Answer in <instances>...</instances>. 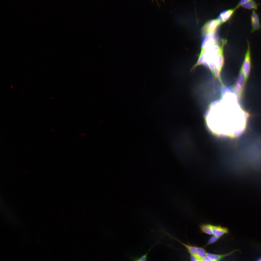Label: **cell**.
I'll return each instance as SVG.
<instances>
[{"label": "cell", "instance_id": "obj_5", "mask_svg": "<svg viewBox=\"0 0 261 261\" xmlns=\"http://www.w3.org/2000/svg\"><path fill=\"white\" fill-rule=\"evenodd\" d=\"M250 20L252 26L251 33H252L261 29V25L260 22L259 15L255 10H253L252 11Z\"/></svg>", "mask_w": 261, "mask_h": 261}, {"label": "cell", "instance_id": "obj_14", "mask_svg": "<svg viewBox=\"0 0 261 261\" xmlns=\"http://www.w3.org/2000/svg\"><path fill=\"white\" fill-rule=\"evenodd\" d=\"M190 258L191 261H200L199 259L195 255L192 254H190Z\"/></svg>", "mask_w": 261, "mask_h": 261}, {"label": "cell", "instance_id": "obj_10", "mask_svg": "<svg viewBox=\"0 0 261 261\" xmlns=\"http://www.w3.org/2000/svg\"><path fill=\"white\" fill-rule=\"evenodd\" d=\"M212 225L210 224H203L200 226L201 231L210 235H213L212 231Z\"/></svg>", "mask_w": 261, "mask_h": 261}, {"label": "cell", "instance_id": "obj_4", "mask_svg": "<svg viewBox=\"0 0 261 261\" xmlns=\"http://www.w3.org/2000/svg\"><path fill=\"white\" fill-rule=\"evenodd\" d=\"M221 22L218 19H212L207 22L203 27L201 32L203 36L209 34H215Z\"/></svg>", "mask_w": 261, "mask_h": 261}, {"label": "cell", "instance_id": "obj_15", "mask_svg": "<svg viewBox=\"0 0 261 261\" xmlns=\"http://www.w3.org/2000/svg\"><path fill=\"white\" fill-rule=\"evenodd\" d=\"M225 41H225V40H223L222 41V44H225V42H225ZM212 44V43H210V44H205V45H206V44ZM205 45H204V46H205Z\"/></svg>", "mask_w": 261, "mask_h": 261}, {"label": "cell", "instance_id": "obj_13", "mask_svg": "<svg viewBox=\"0 0 261 261\" xmlns=\"http://www.w3.org/2000/svg\"><path fill=\"white\" fill-rule=\"evenodd\" d=\"M254 0H240L236 7L238 8L243 4L248 1Z\"/></svg>", "mask_w": 261, "mask_h": 261}, {"label": "cell", "instance_id": "obj_3", "mask_svg": "<svg viewBox=\"0 0 261 261\" xmlns=\"http://www.w3.org/2000/svg\"><path fill=\"white\" fill-rule=\"evenodd\" d=\"M247 80L244 73L240 69L235 85L233 87L238 102H240L243 97L244 88Z\"/></svg>", "mask_w": 261, "mask_h": 261}, {"label": "cell", "instance_id": "obj_16", "mask_svg": "<svg viewBox=\"0 0 261 261\" xmlns=\"http://www.w3.org/2000/svg\"><path fill=\"white\" fill-rule=\"evenodd\" d=\"M258 261H261V257L258 259Z\"/></svg>", "mask_w": 261, "mask_h": 261}, {"label": "cell", "instance_id": "obj_8", "mask_svg": "<svg viewBox=\"0 0 261 261\" xmlns=\"http://www.w3.org/2000/svg\"><path fill=\"white\" fill-rule=\"evenodd\" d=\"M212 231L213 235L216 236L219 238L224 234H228L229 232V230L227 228L219 225H212Z\"/></svg>", "mask_w": 261, "mask_h": 261}, {"label": "cell", "instance_id": "obj_12", "mask_svg": "<svg viewBox=\"0 0 261 261\" xmlns=\"http://www.w3.org/2000/svg\"><path fill=\"white\" fill-rule=\"evenodd\" d=\"M220 238L214 235L211 236L206 246L213 243L217 241Z\"/></svg>", "mask_w": 261, "mask_h": 261}, {"label": "cell", "instance_id": "obj_2", "mask_svg": "<svg viewBox=\"0 0 261 261\" xmlns=\"http://www.w3.org/2000/svg\"><path fill=\"white\" fill-rule=\"evenodd\" d=\"M247 49L240 69L243 72L247 80L251 71L252 61L250 43L248 39L247 40Z\"/></svg>", "mask_w": 261, "mask_h": 261}, {"label": "cell", "instance_id": "obj_11", "mask_svg": "<svg viewBox=\"0 0 261 261\" xmlns=\"http://www.w3.org/2000/svg\"><path fill=\"white\" fill-rule=\"evenodd\" d=\"M152 248L149 249L148 252L139 258L131 257V259L134 261H146L147 259L148 254L151 249Z\"/></svg>", "mask_w": 261, "mask_h": 261}, {"label": "cell", "instance_id": "obj_6", "mask_svg": "<svg viewBox=\"0 0 261 261\" xmlns=\"http://www.w3.org/2000/svg\"><path fill=\"white\" fill-rule=\"evenodd\" d=\"M237 9L236 7L222 12L218 16L217 19L219 21L221 24L227 21L232 17Z\"/></svg>", "mask_w": 261, "mask_h": 261}, {"label": "cell", "instance_id": "obj_1", "mask_svg": "<svg viewBox=\"0 0 261 261\" xmlns=\"http://www.w3.org/2000/svg\"><path fill=\"white\" fill-rule=\"evenodd\" d=\"M249 112L244 110L240 114H236L230 109L211 108L205 115L207 127L209 131L217 136L235 138L245 131Z\"/></svg>", "mask_w": 261, "mask_h": 261}, {"label": "cell", "instance_id": "obj_9", "mask_svg": "<svg viewBox=\"0 0 261 261\" xmlns=\"http://www.w3.org/2000/svg\"><path fill=\"white\" fill-rule=\"evenodd\" d=\"M258 5L259 4L254 0L246 2L241 5L240 7L249 10H255L257 9Z\"/></svg>", "mask_w": 261, "mask_h": 261}, {"label": "cell", "instance_id": "obj_7", "mask_svg": "<svg viewBox=\"0 0 261 261\" xmlns=\"http://www.w3.org/2000/svg\"><path fill=\"white\" fill-rule=\"evenodd\" d=\"M235 251H233L227 253L222 254H216L207 253L206 256L202 261H218L229 256Z\"/></svg>", "mask_w": 261, "mask_h": 261}]
</instances>
